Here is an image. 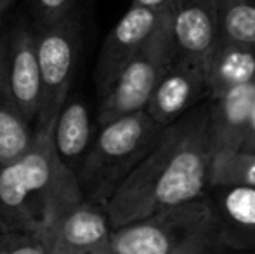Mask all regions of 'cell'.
<instances>
[{
	"instance_id": "1",
	"label": "cell",
	"mask_w": 255,
	"mask_h": 254,
	"mask_svg": "<svg viewBox=\"0 0 255 254\" xmlns=\"http://www.w3.org/2000/svg\"><path fill=\"white\" fill-rule=\"evenodd\" d=\"M212 159L205 103L165 127L151 152L117 190L106 207L113 228L207 195Z\"/></svg>"
},
{
	"instance_id": "2",
	"label": "cell",
	"mask_w": 255,
	"mask_h": 254,
	"mask_svg": "<svg viewBox=\"0 0 255 254\" xmlns=\"http://www.w3.org/2000/svg\"><path fill=\"white\" fill-rule=\"evenodd\" d=\"M56 119L37 124L30 148L0 166L2 230L42 232L59 214L85 200L77 173L59 159L54 146Z\"/></svg>"
},
{
	"instance_id": "3",
	"label": "cell",
	"mask_w": 255,
	"mask_h": 254,
	"mask_svg": "<svg viewBox=\"0 0 255 254\" xmlns=\"http://www.w3.org/2000/svg\"><path fill=\"white\" fill-rule=\"evenodd\" d=\"M110 249L115 254H224L228 251L208 193L113 228Z\"/></svg>"
},
{
	"instance_id": "4",
	"label": "cell",
	"mask_w": 255,
	"mask_h": 254,
	"mask_svg": "<svg viewBox=\"0 0 255 254\" xmlns=\"http://www.w3.org/2000/svg\"><path fill=\"white\" fill-rule=\"evenodd\" d=\"M163 129L146 110L98 127L77 174L85 200L106 209L124 181L153 150Z\"/></svg>"
},
{
	"instance_id": "5",
	"label": "cell",
	"mask_w": 255,
	"mask_h": 254,
	"mask_svg": "<svg viewBox=\"0 0 255 254\" xmlns=\"http://www.w3.org/2000/svg\"><path fill=\"white\" fill-rule=\"evenodd\" d=\"M177 59L172 3L160 14L156 28L134 59L99 98L98 127L146 110L153 92Z\"/></svg>"
},
{
	"instance_id": "6",
	"label": "cell",
	"mask_w": 255,
	"mask_h": 254,
	"mask_svg": "<svg viewBox=\"0 0 255 254\" xmlns=\"http://www.w3.org/2000/svg\"><path fill=\"white\" fill-rule=\"evenodd\" d=\"M31 28L44 84V105L37 124H45L56 119L70 98L82 52V23L75 10L51 21L35 19Z\"/></svg>"
},
{
	"instance_id": "7",
	"label": "cell",
	"mask_w": 255,
	"mask_h": 254,
	"mask_svg": "<svg viewBox=\"0 0 255 254\" xmlns=\"http://www.w3.org/2000/svg\"><path fill=\"white\" fill-rule=\"evenodd\" d=\"M3 68L21 113L35 127L44 105V84L31 24L19 21L3 31Z\"/></svg>"
},
{
	"instance_id": "8",
	"label": "cell",
	"mask_w": 255,
	"mask_h": 254,
	"mask_svg": "<svg viewBox=\"0 0 255 254\" xmlns=\"http://www.w3.org/2000/svg\"><path fill=\"white\" fill-rule=\"evenodd\" d=\"M161 10L130 5L113 26V30L108 33L94 71V82L99 98L111 87L118 75L142 49V45L156 28Z\"/></svg>"
},
{
	"instance_id": "9",
	"label": "cell",
	"mask_w": 255,
	"mask_h": 254,
	"mask_svg": "<svg viewBox=\"0 0 255 254\" xmlns=\"http://www.w3.org/2000/svg\"><path fill=\"white\" fill-rule=\"evenodd\" d=\"M40 234L51 254H87L110 246L113 225L104 207L82 200L59 214Z\"/></svg>"
},
{
	"instance_id": "10",
	"label": "cell",
	"mask_w": 255,
	"mask_h": 254,
	"mask_svg": "<svg viewBox=\"0 0 255 254\" xmlns=\"http://www.w3.org/2000/svg\"><path fill=\"white\" fill-rule=\"evenodd\" d=\"M205 96L208 98L207 66L175 59L153 92L146 112L160 126L168 127L200 106Z\"/></svg>"
},
{
	"instance_id": "11",
	"label": "cell",
	"mask_w": 255,
	"mask_h": 254,
	"mask_svg": "<svg viewBox=\"0 0 255 254\" xmlns=\"http://www.w3.org/2000/svg\"><path fill=\"white\" fill-rule=\"evenodd\" d=\"M172 24L177 59L207 66L219 42L217 0H174Z\"/></svg>"
},
{
	"instance_id": "12",
	"label": "cell",
	"mask_w": 255,
	"mask_h": 254,
	"mask_svg": "<svg viewBox=\"0 0 255 254\" xmlns=\"http://www.w3.org/2000/svg\"><path fill=\"white\" fill-rule=\"evenodd\" d=\"M222 241L229 251L255 253V188L208 187Z\"/></svg>"
},
{
	"instance_id": "13",
	"label": "cell",
	"mask_w": 255,
	"mask_h": 254,
	"mask_svg": "<svg viewBox=\"0 0 255 254\" xmlns=\"http://www.w3.org/2000/svg\"><path fill=\"white\" fill-rule=\"evenodd\" d=\"M255 106V82L208 99V124L214 155L242 150Z\"/></svg>"
},
{
	"instance_id": "14",
	"label": "cell",
	"mask_w": 255,
	"mask_h": 254,
	"mask_svg": "<svg viewBox=\"0 0 255 254\" xmlns=\"http://www.w3.org/2000/svg\"><path fill=\"white\" fill-rule=\"evenodd\" d=\"M91 113L80 98H68L54 124V146L59 159L78 174L94 141Z\"/></svg>"
},
{
	"instance_id": "15",
	"label": "cell",
	"mask_w": 255,
	"mask_h": 254,
	"mask_svg": "<svg viewBox=\"0 0 255 254\" xmlns=\"http://www.w3.org/2000/svg\"><path fill=\"white\" fill-rule=\"evenodd\" d=\"M255 82V49L219 40L207 61L208 99Z\"/></svg>"
},
{
	"instance_id": "16",
	"label": "cell",
	"mask_w": 255,
	"mask_h": 254,
	"mask_svg": "<svg viewBox=\"0 0 255 254\" xmlns=\"http://www.w3.org/2000/svg\"><path fill=\"white\" fill-rule=\"evenodd\" d=\"M35 127L17 106L3 68V33H0V166L21 157L33 143Z\"/></svg>"
},
{
	"instance_id": "17",
	"label": "cell",
	"mask_w": 255,
	"mask_h": 254,
	"mask_svg": "<svg viewBox=\"0 0 255 254\" xmlns=\"http://www.w3.org/2000/svg\"><path fill=\"white\" fill-rule=\"evenodd\" d=\"M219 40L255 49V0H217Z\"/></svg>"
},
{
	"instance_id": "18",
	"label": "cell",
	"mask_w": 255,
	"mask_h": 254,
	"mask_svg": "<svg viewBox=\"0 0 255 254\" xmlns=\"http://www.w3.org/2000/svg\"><path fill=\"white\" fill-rule=\"evenodd\" d=\"M208 187L255 188V153L245 150L215 153L212 159Z\"/></svg>"
},
{
	"instance_id": "19",
	"label": "cell",
	"mask_w": 255,
	"mask_h": 254,
	"mask_svg": "<svg viewBox=\"0 0 255 254\" xmlns=\"http://www.w3.org/2000/svg\"><path fill=\"white\" fill-rule=\"evenodd\" d=\"M0 254H51L40 232H9L0 228Z\"/></svg>"
},
{
	"instance_id": "20",
	"label": "cell",
	"mask_w": 255,
	"mask_h": 254,
	"mask_svg": "<svg viewBox=\"0 0 255 254\" xmlns=\"http://www.w3.org/2000/svg\"><path fill=\"white\" fill-rule=\"evenodd\" d=\"M35 19L51 21L75 12L77 0H33Z\"/></svg>"
},
{
	"instance_id": "21",
	"label": "cell",
	"mask_w": 255,
	"mask_h": 254,
	"mask_svg": "<svg viewBox=\"0 0 255 254\" xmlns=\"http://www.w3.org/2000/svg\"><path fill=\"white\" fill-rule=\"evenodd\" d=\"M242 150H245V152H252V153H255V106H254L252 117H250L249 131H247V136H245V141H243Z\"/></svg>"
},
{
	"instance_id": "22",
	"label": "cell",
	"mask_w": 255,
	"mask_h": 254,
	"mask_svg": "<svg viewBox=\"0 0 255 254\" xmlns=\"http://www.w3.org/2000/svg\"><path fill=\"white\" fill-rule=\"evenodd\" d=\"M174 0H132L130 5H139V7H148V9H154V10H161Z\"/></svg>"
},
{
	"instance_id": "23",
	"label": "cell",
	"mask_w": 255,
	"mask_h": 254,
	"mask_svg": "<svg viewBox=\"0 0 255 254\" xmlns=\"http://www.w3.org/2000/svg\"><path fill=\"white\" fill-rule=\"evenodd\" d=\"M12 3H14V0H0V16H3V14L9 10Z\"/></svg>"
},
{
	"instance_id": "24",
	"label": "cell",
	"mask_w": 255,
	"mask_h": 254,
	"mask_svg": "<svg viewBox=\"0 0 255 254\" xmlns=\"http://www.w3.org/2000/svg\"><path fill=\"white\" fill-rule=\"evenodd\" d=\"M87 254H115V253L111 251L110 246H108V248H104V249H99V251H94V253H87Z\"/></svg>"
}]
</instances>
